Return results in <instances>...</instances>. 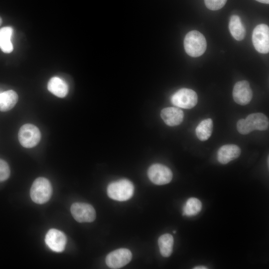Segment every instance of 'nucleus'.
I'll use <instances>...</instances> for the list:
<instances>
[{
  "instance_id": "obj_14",
  "label": "nucleus",
  "mask_w": 269,
  "mask_h": 269,
  "mask_svg": "<svg viewBox=\"0 0 269 269\" xmlns=\"http://www.w3.org/2000/svg\"><path fill=\"white\" fill-rule=\"evenodd\" d=\"M160 116L164 123L171 127L179 125L184 118L183 111L176 107L164 108L161 111Z\"/></svg>"
},
{
  "instance_id": "obj_20",
  "label": "nucleus",
  "mask_w": 269,
  "mask_h": 269,
  "mask_svg": "<svg viewBox=\"0 0 269 269\" xmlns=\"http://www.w3.org/2000/svg\"><path fill=\"white\" fill-rule=\"evenodd\" d=\"M213 127L211 119H206L201 121L195 130L198 138L201 141L207 140L211 135Z\"/></svg>"
},
{
  "instance_id": "obj_24",
  "label": "nucleus",
  "mask_w": 269,
  "mask_h": 269,
  "mask_svg": "<svg viewBox=\"0 0 269 269\" xmlns=\"http://www.w3.org/2000/svg\"><path fill=\"white\" fill-rule=\"evenodd\" d=\"M260 2L266 3V4H269V0H256Z\"/></svg>"
},
{
  "instance_id": "obj_27",
  "label": "nucleus",
  "mask_w": 269,
  "mask_h": 269,
  "mask_svg": "<svg viewBox=\"0 0 269 269\" xmlns=\"http://www.w3.org/2000/svg\"><path fill=\"white\" fill-rule=\"evenodd\" d=\"M176 233V231H173V233Z\"/></svg>"
},
{
  "instance_id": "obj_19",
  "label": "nucleus",
  "mask_w": 269,
  "mask_h": 269,
  "mask_svg": "<svg viewBox=\"0 0 269 269\" xmlns=\"http://www.w3.org/2000/svg\"><path fill=\"white\" fill-rule=\"evenodd\" d=\"M174 239L169 234H164L158 239V245L161 255L164 257H169L172 252Z\"/></svg>"
},
{
  "instance_id": "obj_13",
  "label": "nucleus",
  "mask_w": 269,
  "mask_h": 269,
  "mask_svg": "<svg viewBox=\"0 0 269 269\" xmlns=\"http://www.w3.org/2000/svg\"><path fill=\"white\" fill-rule=\"evenodd\" d=\"M241 154L240 148L236 144H229L222 146L217 152L218 161L225 164L237 158Z\"/></svg>"
},
{
  "instance_id": "obj_4",
  "label": "nucleus",
  "mask_w": 269,
  "mask_h": 269,
  "mask_svg": "<svg viewBox=\"0 0 269 269\" xmlns=\"http://www.w3.org/2000/svg\"><path fill=\"white\" fill-rule=\"evenodd\" d=\"M52 188L49 181L44 177H38L33 182L30 191L32 200L37 204H43L50 198Z\"/></svg>"
},
{
  "instance_id": "obj_10",
  "label": "nucleus",
  "mask_w": 269,
  "mask_h": 269,
  "mask_svg": "<svg viewBox=\"0 0 269 269\" xmlns=\"http://www.w3.org/2000/svg\"><path fill=\"white\" fill-rule=\"evenodd\" d=\"M132 258V254L129 249L121 248L110 253L106 258V263L111 269H120L128 264Z\"/></svg>"
},
{
  "instance_id": "obj_26",
  "label": "nucleus",
  "mask_w": 269,
  "mask_h": 269,
  "mask_svg": "<svg viewBox=\"0 0 269 269\" xmlns=\"http://www.w3.org/2000/svg\"><path fill=\"white\" fill-rule=\"evenodd\" d=\"M1 23H2V19L1 17L0 16V25L1 24Z\"/></svg>"
},
{
  "instance_id": "obj_3",
  "label": "nucleus",
  "mask_w": 269,
  "mask_h": 269,
  "mask_svg": "<svg viewBox=\"0 0 269 269\" xmlns=\"http://www.w3.org/2000/svg\"><path fill=\"white\" fill-rule=\"evenodd\" d=\"M134 192V186L131 181L123 179L110 183L107 187V194L111 199L124 201L130 199Z\"/></svg>"
},
{
  "instance_id": "obj_9",
  "label": "nucleus",
  "mask_w": 269,
  "mask_h": 269,
  "mask_svg": "<svg viewBox=\"0 0 269 269\" xmlns=\"http://www.w3.org/2000/svg\"><path fill=\"white\" fill-rule=\"evenodd\" d=\"M71 213L76 221L80 223L92 222L96 218V211L90 204L74 203L70 208Z\"/></svg>"
},
{
  "instance_id": "obj_6",
  "label": "nucleus",
  "mask_w": 269,
  "mask_h": 269,
  "mask_svg": "<svg viewBox=\"0 0 269 269\" xmlns=\"http://www.w3.org/2000/svg\"><path fill=\"white\" fill-rule=\"evenodd\" d=\"M18 136L21 145L26 148H31L38 143L40 140L41 134L35 126L26 124L20 128Z\"/></svg>"
},
{
  "instance_id": "obj_18",
  "label": "nucleus",
  "mask_w": 269,
  "mask_h": 269,
  "mask_svg": "<svg viewBox=\"0 0 269 269\" xmlns=\"http://www.w3.org/2000/svg\"><path fill=\"white\" fill-rule=\"evenodd\" d=\"M13 29L9 26L4 27L0 29V48L5 53H9L13 50L11 37Z\"/></svg>"
},
{
  "instance_id": "obj_7",
  "label": "nucleus",
  "mask_w": 269,
  "mask_h": 269,
  "mask_svg": "<svg viewBox=\"0 0 269 269\" xmlns=\"http://www.w3.org/2000/svg\"><path fill=\"white\" fill-rule=\"evenodd\" d=\"M252 41L257 51L267 54L269 51V28L265 24L258 25L254 29Z\"/></svg>"
},
{
  "instance_id": "obj_16",
  "label": "nucleus",
  "mask_w": 269,
  "mask_h": 269,
  "mask_svg": "<svg viewBox=\"0 0 269 269\" xmlns=\"http://www.w3.org/2000/svg\"><path fill=\"white\" fill-rule=\"evenodd\" d=\"M229 28L231 35L236 40L241 41L245 38L246 29L239 16L233 15L231 17Z\"/></svg>"
},
{
  "instance_id": "obj_2",
  "label": "nucleus",
  "mask_w": 269,
  "mask_h": 269,
  "mask_svg": "<svg viewBox=\"0 0 269 269\" xmlns=\"http://www.w3.org/2000/svg\"><path fill=\"white\" fill-rule=\"evenodd\" d=\"M184 47L186 53L193 57L202 55L207 48L206 40L204 36L197 30L189 31L184 40Z\"/></svg>"
},
{
  "instance_id": "obj_22",
  "label": "nucleus",
  "mask_w": 269,
  "mask_h": 269,
  "mask_svg": "<svg viewBox=\"0 0 269 269\" xmlns=\"http://www.w3.org/2000/svg\"><path fill=\"white\" fill-rule=\"evenodd\" d=\"M227 0H204L206 6L212 10H217L222 8Z\"/></svg>"
},
{
  "instance_id": "obj_25",
  "label": "nucleus",
  "mask_w": 269,
  "mask_h": 269,
  "mask_svg": "<svg viewBox=\"0 0 269 269\" xmlns=\"http://www.w3.org/2000/svg\"><path fill=\"white\" fill-rule=\"evenodd\" d=\"M193 269H207L206 267L203 266H200L197 267H195Z\"/></svg>"
},
{
  "instance_id": "obj_23",
  "label": "nucleus",
  "mask_w": 269,
  "mask_h": 269,
  "mask_svg": "<svg viewBox=\"0 0 269 269\" xmlns=\"http://www.w3.org/2000/svg\"><path fill=\"white\" fill-rule=\"evenodd\" d=\"M10 169L6 162L0 159V182L6 180L9 176Z\"/></svg>"
},
{
  "instance_id": "obj_5",
  "label": "nucleus",
  "mask_w": 269,
  "mask_h": 269,
  "mask_svg": "<svg viewBox=\"0 0 269 269\" xmlns=\"http://www.w3.org/2000/svg\"><path fill=\"white\" fill-rule=\"evenodd\" d=\"M173 105L184 109H191L198 102L196 93L192 89L182 88L174 93L171 97Z\"/></svg>"
},
{
  "instance_id": "obj_21",
  "label": "nucleus",
  "mask_w": 269,
  "mask_h": 269,
  "mask_svg": "<svg viewBox=\"0 0 269 269\" xmlns=\"http://www.w3.org/2000/svg\"><path fill=\"white\" fill-rule=\"evenodd\" d=\"M202 203L197 198H189L183 208V215L187 216H195L198 214L202 209Z\"/></svg>"
},
{
  "instance_id": "obj_17",
  "label": "nucleus",
  "mask_w": 269,
  "mask_h": 269,
  "mask_svg": "<svg viewBox=\"0 0 269 269\" xmlns=\"http://www.w3.org/2000/svg\"><path fill=\"white\" fill-rule=\"evenodd\" d=\"M18 95L13 90L2 92L0 94V111L6 112L11 110L16 104Z\"/></svg>"
},
{
  "instance_id": "obj_12",
  "label": "nucleus",
  "mask_w": 269,
  "mask_h": 269,
  "mask_svg": "<svg viewBox=\"0 0 269 269\" xmlns=\"http://www.w3.org/2000/svg\"><path fill=\"white\" fill-rule=\"evenodd\" d=\"M45 243L50 249L56 252H62L66 244V237L61 231L51 229L47 233Z\"/></svg>"
},
{
  "instance_id": "obj_8",
  "label": "nucleus",
  "mask_w": 269,
  "mask_h": 269,
  "mask_svg": "<svg viewBox=\"0 0 269 269\" xmlns=\"http://www.w3.org/2000/svg\"><path fill=\"white\" fill-rule=\"evenodd\" d=\"M147 175L150 180L156 185L169 183L172 178V173L167 166L161 164H154L148 169Z\"/></svg>"
},
{
  "instance_id": "obj_15",
  "label": "nucleus",
  "mask_w": 269,
  "mask_h": 269,
  "mask_svg": "<svg viewBox=\"0 0 269 269\" xmlns=\"http://www.w3.org/2000/svg\"><path fill=\"white\" fill-rule=\"evenodd\" d=\"M47 88L52 94L59 98L65 97L68 92L67 83L58 77H53L49 80Z\"/></svg>"
},
{
  "instance_id": "obj_28",
  "label": "nucleus",
  "mask_w": 269,
  "mask_h": 269,
  "mask_svg": "<svg viewBox=\"0 0 269 269\" xmlns=\"http://www.w3.org/2000/svg\"><path fill=\"white\" fill-rule=\"evenodd\" d=\"M1 92H2L0 90V94H1Z\"/></svg>"
},
{
  "instance_id": "obj_11",
  "label": "nucleus",
  "mask_w": 269,
  "mask_h": 269,
  "mask_svg": "<svg viewBox=\"0 0 269 269\" xmlns=\"http://www.w3.org/2000/svg\"><path fill=\"white\" fill-rule=\"evenodd\" d=\"M234 101L240 105L248 104L253 97V92L249 83L246 80L237 82L233 90Z\"/></svg>"
},
{
  "instance_id": "obj_1",
  "label": "nucleus",
  "mask_w": 269,
  "mask_h": 269,
  "mask_svg": "<svg viewBox=\"0 0 269 269\" xmlns=\"http://www.w3.org/2000/svg\"><path fill=\"white\" fill-rule=\"evenodd\" d=\"M269 125L267 117L263 113H256L250 114L246 119L239 120L237 123V129L241 134H247L254 130H267Z\"/></svg>"
}]
</instances>
